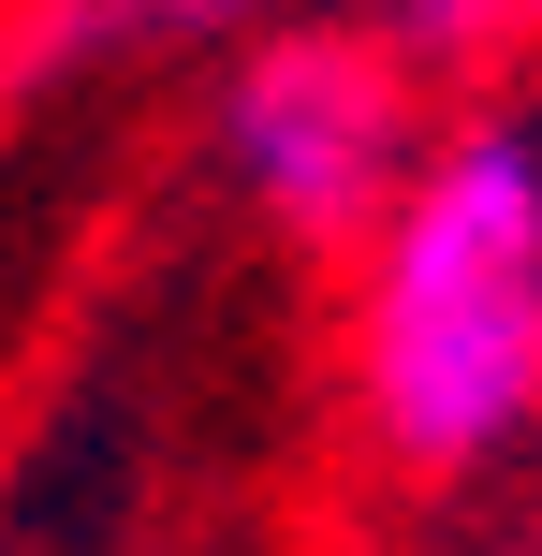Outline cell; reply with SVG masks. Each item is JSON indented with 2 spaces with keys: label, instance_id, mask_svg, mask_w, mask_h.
Here are the masks:
<instances>
[{
  "label": "cell",
  "instance_id": "1",
  "mask_svg": "<svg viewBox=\"0 0 542 556\" xmlns=\"http://www.w3.org/2000/svg\"><path fill=\"white\" fill-rule=\"evenodd\" d=\"M352 410L396 483H484L542 440V103L426 132L352 250Z\"/></svg>",
  "mask_w": 542,
  "mask_h": 556
},
{
  "label": "cell",
  "instance_id": "2",
  "mask_svg": "<svg viewBox=\"0 0 542 556\" xmlns=\"http://www.w3.org/2000/svg\"><path fill=\"white\" fill-rule=\"evenodd\" d=\"M426 162V88L381 29H264L220 74V176L293 250H367Z\"/></svg>",
  "mask_w": 542,
  "mask_h": 556
},
{
  "label": "cell",
  "instance_id": "3",
  "mask_svg": "<svg viewBox=\"0 0 542 556\" xmlns=\"http://www.w3.org/2000/svg\"><path fill=\"white\" fill-rule=\"evenodd\" d=\"M528 29V0H381V45L426 74V59H484V45H514Z\"/></svg>",
  "mask_w": 542,
  "mask_h": 556
},
{
  "label": "cell",
  "instance_id": "4",
  "mask_svg": "<svg viewBox=\"0 0 542 556\" xmlns=\"http://www.w3.org/2000/svg\"><path fill=\"white\" fill-rule=\"evenodd\" d=\"M528 29H542V0H528Z\"/></svg>",
  "mask_w": 542,
  "mask_h": 556
}]
</instances>
